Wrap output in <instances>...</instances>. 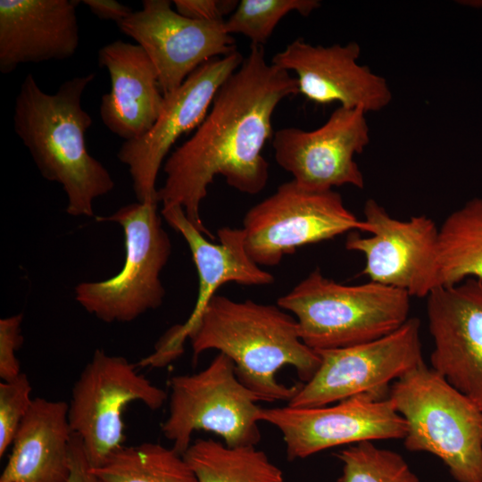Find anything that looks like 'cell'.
I'll return each mask as SVG.
<instances>
[{"mask_svg":"<svg viewBox=\"0 0 482 482\" xmlns=\"http://www.w3.org/2000/svg\"><path fill=\"white\" fill-rule=\"evenodd\" d=\"M299 94L289 71L265 59L263 46H251L240 67L219 88L210 110L191 137L166 159L162 206L179 205L205 236L200 204L215 177L239 192L255 195L265 187L270 165L262 152L272 139V115L279 103Z\"/></svg>","mask_w":482,"mask_h":482,"instance_id":"1","label":"cell"},{"mask_svg":"<svg viewBox=\"0 0 482 482\" xmlns=\"http://www.w3.org/2000/svg\"><path fill=\"white\" fill-rule=\"evenodd\" d=\"M193 357L216 349L231 359L238 379L263 402L289 401L299 386H287L277 372L293 367L307 382L320 358L300 338L296 319L278 304L237 302L215 295L207 303L188 337Z\"/></svg>","mask_w":482,"mask_h":482,"instance_id":"2","label":"cell"},{"mask_svg":"<svg viewBox=\"0 0 482 482\" xmlns=\"http://www.w3.org/2000/svg\"><path fill=\"white\" fill-rule=\"evenodd\" d=\"M95 77H73L48 94L28 74L15 98L14 131L42 177L62 187L66 212L72 216L93 217L94 200L115 186L108 170L86 146L85 135L93 120L81 101Z\"/></svg>","mask_w":482,"mask_h":482,"instance_id":"3","label":"cell"},{"mask_svg":"<svg viewBox=\"0 0 482 482\" xmlns=\"http://www.w3.org/2000/svg\"><path fill=\"white\" fill-rule=\"evenodd\" d=\"M406 422L404 447L439 458L457 482H482V410L424 363L389 388Z\"/></svg>","mask_w":482,"mask_h":482,"instance_id":"4","label":"cell"},{"mask_svg":"<svg viewBox=\"0 0 482 482\" xmlns=\"http://www.w3.org/2000/svg\"><path fill=\"white\" fill-rule=\"evenodd\" d=\"M411 296L373 281L345 285L312 270L277 304L296 319L302 341L314 351L370 342L409 319Z\"/></svg>","mask_w":482,"mask_h":482,"instance_id":"5","label":"cell"},{"mask_svg":"<svg viewBox=\"0 0 482 482\" xmlns=\"http://www.w3.org/2000/svg\"><path fill=\"white\" fill-rule=\"evenodd\" d=\"M158 204L124 205L97 221H111L124 232L125 261L114 276L75 287L76 301L104 322H129L162 304L165 289L161 272L171 253V242L162 227Z\"/></svg>","mask_w":482,"mask_h":482,"instance_id":"6","label":"cell"},{"mask_svg":"<svg viewBox=\"0 0 482 482\" xmlns=\"http://www.w3.org/2000/svg\"><path fill=\"white\" fill-rule=\"evenodd\" d=\"M170 388L169 415L161 429L179 453L187 451L196 430L213 432L230 447L255 446L261 440L257 403L263 400L238 379L224 353L197 373L172 377Z\"/></svg>","mask_w":482,"mask_h":482,"instance_id":"7","label":"cell"},{"mask_svg":"<svg viewBox=\"0 0 482 482\" xmlns=\"http://www.w3.org/2000/svg\"><path fill=\"white\" fill-rule=\"evenodd\" d=\"M242 229L247 253L259 266H275L305 245L349 231H369L365 220L345 207L340 194L311 190L293 179L251 207Z\"/></svg>","mask_w":482,"mask_h":482,"instance_id":"8","label":"cell"},{"mask_svg":"<svg viewBox=\"0 0 482 482\" xmlns=\"http://www.w3.org/2000/svg\"><path fill=\"white\" fill-rule=\"evenodd\" d=\"M136 368L122 356L96 349L72 387L69 421L92 469L124 446L122 413L128 404L137 401L157 410L168 397Z\"/></svg>","mask_w":482,"mask_h":482,"instance_id":"9","label":"cell"},{"mask_svg":"<svg viewBox=\"0 0 482 482\" xmlns=\"http://www.w3.org/2000/svg\"><path fill=\"white\" fill-rule=\"evenodd\" d=\"M418 318L394 332L347 347L315 351L320 363L287 402L292 408L333 404L362 394L387 396L390 385L424 363Z\"/></svg>","mask_w":482,"mask_h":482,"instance_id":"10","label":"cell"},{"mask_svg":"<svg viewBox=\"0 0 482 482\" xmlns=\"http://www.w3.org/2000/svg\"><path fill=\"white\" fill-rule=\"evenodd\" d=\"M370 237L351 234L345 241L349 251L362 253V274L370 281L427 297L441 287L439 228L425 215L398 220L374 199L363 207Z\"/></svg>","mask_w":482,"mask_h":482,"instance_id":"11","label":"cell"},{"mask_svg":"<svg viewBox=\"0 0 482 482\" xmlns=\"http://www.w3.org/2000/svg\"><path fill=\"white\" fill-rule=\"evenodd\" d=\"M244 59L237 50L201 65L163 96L160 114L145 135L122 143L117 157L129 168L137 202L158 204L156 179L168 152L183 134L202 123L219 88Z\"/></svg>","mask_w":482,"mask_h":482,"instance_id":"12","label":"cell"},{"mask_svg":"<svg viewBox=\"0 0 482 482\" xmlns=\"http://www.w3.org/2000/svg\"><path fill=\"white\" fill-rule=\"evenodd\" d=\"M259 421L282 434L289 461L332 447L403 439L406 422L387 396L362 394L314 408H261Z\"/></svg>","mask_w":482,"mask_h":482,"instance_id":"13","label":"cell"},{"mask_svg":"<svg viewBox=\"0 0 482 482\" xmlns=\"http://www.w3.org/2000/svg\"><path fill=\"white\" fill-rule=\"evenodd\" d=\"M370 141L365 111L338 106L315 129L277 130L272 147L277 163L305 188L326 191L351 185L362 189L364 177L354 156L362 154Z\"/></svg>","mask_w":482,"mask_h":482,"instance_id":"14","label":"cell"},{"mask_svg":"<svg viewBox=\"0 0 482 482\" xmlns=\"http://www.w3.org/2000/svg\"><path fill=\"white\" fill-rule=\"evenodd\" d=\"M117 26L147 54L163 96L206 62L237 51L225 20L188 19L173 10L168 0H144L140 11H133Z\"/></svg>","mask_w":482,"mask_h":482,"instance_id":"15","label":"cell"},{"mask_svg":"<svg viewBox=\"0 0 482 482\" xmlns=\"http://www.w3.org/2000/svg\"><path fill=\"white\" fill-rule=\"evenodd\" d=\"M162 218L185 238L198 275V294L188 319L172 327L158 342L155 351L138 366H163L183 352V344L219 288L235 282L263 286L274 282L271 273L260 268L248 255L242 229L223 227L217 232L219 244L209 241L187 219L181 206H162Z\"/></svg>","mask_w":482,"mask_h":482,"instance_id":"16","label":"cell"},{"mask_svg":"<svg viewBox=\"0 0 482 482\" xmlns=\"http://www.w3.org/2000/svg\"><path fill=\"white\" fill-rule=\"evenodd\" d=\"M426 298L431 368L482 410V280L441 286Z\"/></svg>","mask_w":482,"mask_h":482,"instance_id":"17","label":"cell"},{"mask_svg":"<svg viewBox=\"0 0 482 482\" xmlns=\"http://www.w3.org/2000/svg\"><path fill=\"white\" fill-rule=\"evenodd\" d=\"M361 47L345 45L313 46L296 38L271 59L295 76L299 94L318 104L339 103L345 108L379 112L392 100V92L382 76L358 62Z\"/></svg>","mask_w":482,"mask_h":482,"instance_id":"18","label":"cell"},{"mask_svg":"<svg viewBox=\"0 0 482 482\" xmlns=\"http://www.w3.org/2000/svg\"><path fill=\"white\" fill-rule=\"evenodd\" d=\"M78 0H1L0 71L73 56L79 47Z\"/></svg>","mask_w":482,"mask_h":482,"instance_id":"19","label":"cell"},{"mask_svg":"<svg viewBox=\"0 0 482 482\" xmlns=\"http://www.w3.org/2000/svg\"><path fill=\"white\" fill-rule=\"evenodd\" d=\"M98 63L109 73L111 90L102 96L100 117L124 141L145 135L163 104L157 71L139 45L112 41L98 51Z\"/></svg>","mask_w":482,"mask_h":482,"instance_id":"20","label":"cell"},{"mask_svg":"<svg viewBox=\"0 0 482 482\" xmlns=\"http://www.w3.org/2000/svg\"><path fill=\"white\" fill-rule=\"evenodd\" d=\"M68 411L63 401L34 398L0 482H68L73 436Z\"/></svg>","mask_w":482,"mask_h":482,"instance_id":"21","label":"cell"},{"mask_svg":"<svg viewBox=\"0 0 482 482\" xmlns=\"http://www.w3.org/2000/svg\"><path fill=\"white\" fill-rule=\"evenodd\" d=\"M183 457L197 482H284L282 470L253 445L230 447L199 438Z\"/></svg>","mask_w":482,"mask_h":482,"instance_id":"22","label":"cell"},{"mask_svg":"<svg viewBox=\"0 0 482 482\" xmlns=\"http://www.w3.org/2000/svg\"><path fill=\"white\" fill-rule=\"evenodd\" d=\"M441 286L482 280V198L450 213L439 228Z\"/></svg>","mask_w":482,"mask_h":482,"instance_id":"23","label":"cell"},{"mask_svg":"<svg viewBox=\"0 0 482 482\" xmlns=\"http://www.w3.org/2000/svg\"><path fill=\"white\" fill-rule=\"evenodd\" d=\"M91 470L103 482H197L182 454L150 442L124 445Z\"/></svg>","mask_w":482,"mask_h":482,"instance_id":"24","label":"cell"},{"mask_svg":"<svg viewBox=\"0 0 482 482\" xmlns=\"http://www.w3.org/2000/svg\"><path fill=\"white\" fill-rule=\"evenodd\" d=\"M336 457L342 463L337 482H420L401 454L372 441L349 445Z\"/></svg>","mask_w":482,"mask_h":482,"instance_id":"25","label":"cell"},{"mask_svg":"<svg viewBox=\"0 0 482 482\" xmlns=\"http://www.w3.org/2000/svg\"><path fill=\"white\" fill-rule=\"evenodd\" d=\"M320 6L318 0H241L229 18L225 20L229 34H242L251 46H262L278 23L291 12L309 16Z\"/></svg>","mask_w":482,"mask_h":482,"instance_id":"26","label":"cell"},{"mask_svg":"<svg viewBox=\"0 0 482 482\" xmlns=\"http://www.w3.org/2000/svg\"><path fill=\"white\" fill-rule=\"evenodd\" d=\"M32 386L25 373L0 383V457L5 453L29 412Z\"/></svg>","mask_w":482,"mask_h":482,"instance_id":"27","label":"cell"},{"mask_svg":"<svg viewBox=\"0 0 482 482\" xmlns=\"http://www.w3.org/2000/svg\"><path fill=\"white\" fill-rule=\"evenodd\" d=\"M21 321V313L0 320V378L2 381L12 380L21 373L20 362L15 354L23 343Z\"/></svg>","mask_w":482,"mask_h":482,"instance_id":"28","label":"cell"},{"mask_svg":"<svg viewBox=\"0 0 482 482\" xmlns=\"http://www.w3.org/2000/svg\"><path fill=\"white\" fill-rule=\"evenodd\" d=\"M239 1L236 0H174L175 11L196 21H220L232 13Z\"/></svg>","mask_w":482,"mask_h":482,"instance_id":"29","label":"cell"},{"mask_svg":"<svg viewBox=\"0 0 482 482\" xmlns=\"http://www.w3.org/2000/svg\"><path fill=\"white\" fill-rule=\"evenodd\" d=\"M68 482H103L91 470L82 443L74 433L71 442V474Z\"/></svg>","mask_w":482,"mask_h":482,"instance_id":"30","label":"cell"},{"mask_svg":"<svg viewBox=\"0 0 482 482\" xmlns=\"http://www.w3.org/2000/svg\"><path fill=\"white\" fill-rule=\"evenodd\" d=\"M82 4L100 20L112 21L116 24L132 13V10L115 0H83Z\"/></svg>","mask_w":482,"mask_h":482,"instance_id":"31","label":"cell"}]
</instances>
